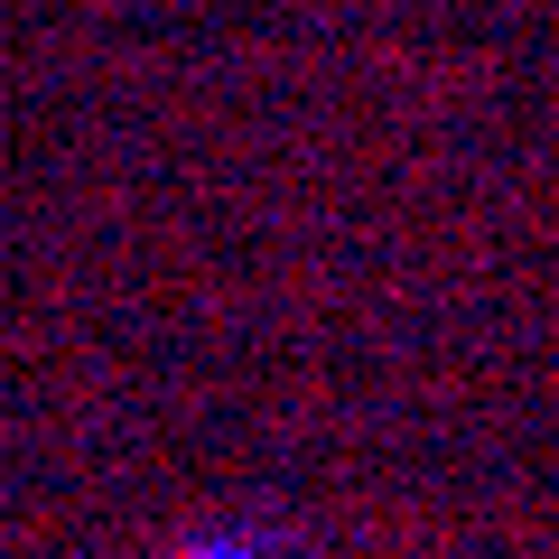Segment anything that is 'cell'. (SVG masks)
Wrapping results in <instances>:
<instances>
[{"instance_id":"6da1fadb","label":"cell","mask_w":559,"mask_h":559,"mask_svg":"<svg viewBox=\"0 0 559 559\" xmlns=\"http://www.w3.org/2000/svg\"><path fill=\"white\" fill-rule=\"evenodd\" d=\"M197 559H242V550H197Z\"/></svg>"}]
</instances>
